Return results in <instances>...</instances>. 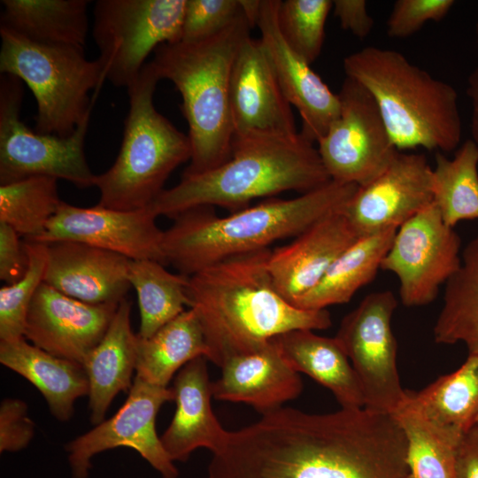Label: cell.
<instances>
[{
    "mask_svg": "<svg viewBox=\"0 0 478 478\" xmlns=\"http://www.w3.org/2000/svg\"><path fill=\"white\" fill-rule=\"evenodd\" d=\"M157 217L150 206L120 211L98 204L78 207L62 201L45 231L31 242L81 243L131 260L152 259L165 265L163 231L156 224Z\"/></svg>",
    "mask_w": 478,
    "mask_h": 478,
    "instance_id": "cell-15",
    "label": "cell"
},
{
    "mask_svg": "<svg viewBox=\"0 0 478 478\" xmlns=\"http://www.w3.org/2000/svg\"><path fill=\"white\" fill-rule=\"evenodd\" d=\"M270 252L235 255L189 276V308L199 320L206 358L220 367L286 332L332 324L326 309L298 308L276 290L268 271Z\"/></svg>",
    "mask_w": 478,
    "mask_h": 478,
    "instance_id": "cell-2",
    "label": "cell"
},
{
    "mask_svg": "<svg viewBox=\"0 0 478 478\" xmlns=\"http://www.w3.org/2000/svg\"><path fill=\"white\" fill-rule=\"evenodd\" d=\"M189 276L168 272L158 261L131 260L128 280L135 289L140 311L138 335L148 338L189 307Z\"/></svg>",
    "mask_w": 478,
    "mask_h": 478,
    "instance_id": "cell-32",
    "label": "cell"
},
{
    "mask_svg": "<svg viewBox=\"0 0 478 478\" xmlns=\"http://www.w3.org/2000/svg\"><path fill=\"white\" fill-rule=\"evenodd\" d=\"M118 305L85 303L42 282L31 302L24 338L54 356L83 365L105 335Z\"/></svg>",
    "mask_w": 478,
    "mask_h": 478,
    "instance_id": "cell-19",
    "label": "cell"
},
{
    "mask_svg": "<svg viewBox=\"0 0 478 478\" xmlns=\"http://www.w3.org/2000/svg\"><path fill=\"white\" fill-rule=\"evenodd\" d=\"M331 0L281 1L278 20L289 46L310 65L320 56Z\"/></svg>",
    "mask_w": 478,
    "mask_h": 478,
    "instance_id": "cell-37",
    "label": "cell"
},
{
    "mask_svg": "<svg viewBox=\"0 0 478 478\" xmlns=\"http://www.w3.org/2000/svg\"><path fill=\"white\" fill-rule=\"evenodd\" d=\"M127 257L76 242L47 244L43 282L77 300L120 304L131 287Z\"/></svg>",
    "mask_w": 478,
    "mask_h": 478,
    "instance_id": "cell-21",
    "label": "cell"
},
{
    "mask_svg": "<svg viewBox=\"0 0 478 478\" xmlns=\"http://www.w3.org/2000/svg\"><path fill=\"white\" fill-rule=\"evenodd\" d=\"M186 0H98L92 35L105 80L127 88L162 44L181 41Z\"/></svg>",
    "mask_w": 478,
    "mask_h": 478,
    "instance_id": "cell-9",
    "label": "cell"
},
{
    "mask_svg": "<svg viewBox=\"0 0 478 478\" xmlns=\"http://www.w3.org/2000/svg\"><path fill=\"white\" fill-rule=\"evenodd\" d=\"M242 12L240 0H186L181 42L207 39L229 26Z\"/></svg>",
    "mask_w": 478,
    "mask_h": 478,
    "instance_id": "cell-38",
    "label": "cell"
},
{
    "mask_svg": "<svg viewBox=\"0 0 478 478\" xmlns=\"http://www.w3.org/2000/svg\"><path fill=\"white\" fill-rule=\"evenodd\" d=\"M19 234L0 222V279L12 284L23 277L27 268V254Z\"/></svg>",
    "mask_w": 478,
    "mask_h": 478,
    "instance_id": "cell-41",
    "label": "cell"
},
{
    "mask_svg": "<svg viewBox=\"0 0 478 478\" xmlns=\"http://www.w3.org/2000/svg\"><path fill=\"white\" fill-rule=\"evenodd\" d=\"M397 230L392 228L359 237L335 259L319 283L294 305L305 310H322L348 303L359 289L375 277Z\"/></svg>",
    "mask_w": 478,
    "mask_h": 478,
    "instance_id": "cell-28",
    "label": "cell"
},
{
    "mask_svg": "<svg viewBox=\"0 0 478 478\" xmlns=\"http://www.w3.org/2000/svg\"><path fill=\"white\" fill-rule=\"evenodd\" d=\"M207 358L197 357L176 374L172 388L176 410L160 436L164 450L172 461H187L198 448L212 454L225 446L229 431L223 428L213 413Z\"/></svg>",
    "mask_w": 478,
    "mask_h": 478,
    "instance_id": "cell-22",
    "label": "cell"
},
{
    "mask_svg": "<svg viewBox=\"0 0 478 478\" xmlns=\"http://www.w3.org/2000/svg\"><path fill=\"white\" fill-rule=\"evenodd\" d=\"M331 181L314 143L300 133L291 137L234 138L229 158L214 168L182 174L150 205L157 216L174 218L199 206L237 211L256 198L284 191L302 194Z\"/></svg>",
    "mask_w": 478,
    "mask_h": 478,
    "instance_id": "cell-4",
    "label": "cell"
},
{
    "mask_svg": "<svg viewBox=\"0 0 478 478\" xmlns=\"http://www.w3.org/2000/svg\"><path fill=\"white\" fill-rule=\"evenodd\" d=\"M251 28L243 11L229 26L207 39L166 43L154 51L150 63L158 75L160 80L170 81L182 99L181 111L192 150L183 174L219 166L231 155L230 76Z\"/></svg>",
    "mask_w": 478,
    "mask_h": 478,
    "instance_id": "cell-5",
    "label": "cell"
},
{
    "mask_svg": "<svg viewBox=\"0 0 478 478\" xmlns=\"http://www.w3.org/2000/svg\"><path fill=\"white\" fill-rule=\"evenodd\" d=\"M476 63L467 77L466 96L470 104L471 140L478 148V23L475 26Z\"/></svg>",
    "mask_w": 478,
    "mask_h": 478,
    "instance_id": "cell-44",
    "label": "cell"
},
{
    "mask_svg": "<svg viewBox=\"0 0 478 478\" xmlns=\"http://www.w3.org/2000/svg\"><path fill=\"white\" fill-rule=\"evenodd\" d=\"M206 353L199 320L189 308L151 336L138 335L135 376L151 384L167 387L176 372L197 357L206 358Z\"/></svg>",
    "mask_w": 478,
    "mask_h": 478,
    "instance_id": "cell-30",
    "label": "cell"
},
{
    "mask_svg": "<svg viewBox=\"0 0 478 478\" xmlns=\"http://www.w3.org/2000/svg\"><path fill=\"white\" fill-rule=\"evenodd\" d=\"M405 402L425 419L447 432L463 436L478 416V356L418 392L406 390Z\"/></svg>",
    "mask_w": 478,
    "mask_h": 478,
    "instance_id": "cell-29",
    "label": "cell"
},
{
    "mask_svg": "<svg viewBox=\"0 0 478 478\" xmlns=\"http://www.w3.org/2000/svg\"><path fill=\"white\" fill-rule=\"evenodd\" d=\"M477 427H478V416H477V419H476V421H475V424Z\"/></svg>",
    "mask_w": 478,
    "mask_h": 478,
    "instance_id": "cell-45",
    "label": "cell"
},
{
    "mask_svg": "<svg viewBox=\"0 0 478 478\" xmlns=\"http://www.w3.org/2000/svg\"><path fill=\"white\" fill-rule=\"evenodd\" d=\"M172 400V388L135 376L126 401L114 415L65 445L72 478H88L93 457L119 447L137 451L162 478H177L179 471L156 430L159 409Z\"/></svg>",
    "mask_w": 478,
    "mask_h": 478,
    "instance_id": "cell-13",
    "label": "cell"
},
{
    "mask_svg": "<svg viewBox=\"0 0 478 478\" xmlns=\"http://www.w3.org/2000/svg\"><path fill=\"white\" fill-rule=\"evenodd\" d=\"M27 268L21 279L0 289V341L24 337L31 302L43 282L47 244L27 241Z\"/></svg>",
    "mask_w": 478,
    "mask_h": 478,
    "instance_id": "cell-36",
    "label": "cell"
},
{
    "mask_svg": "<svg viewBox=\"0 0 478 478\" xmlns=\"http://www.w3.org/2000/svg\"><path fill=\"white\" fill-rule=\"evenodd\" d=\"M432 168L433 202L446 225L478 219V148L466 140L453 158L436 152Z\"/></svg>",
    "mask_w": 478,
    "mask_h": 478,
    "instance_id": "cell-33",
    "label": "cell"
},
{
    "mask_svg": "<svg viewBox=\"0 0 478 478\" xmlns=\"http://www.w3.org/2000/svg\"><path fill=\"white\" fill-rule=\"evenodd\" d=\"M357 184L330 181L290 198H268L227 216L212 206H199L175 216L163 231L166 264L190 276L225 258L268 249L281 239L297 236L320 219L344 210Z\"/></svg>",
    "mask_w": 478,
    "mask_h": 478,
    "instance_id": "cell-3",
    "label": "cell"
},
{
    "mask_svg": "<svg viewBox=\"0 0 478 478\" xmlns=\"http://www.w3.org/2000/svg\"><path fill=\"white\" fill-rule=\"evenodd\" d=\"M57 179L32 176L0 185V222L12 227L27 241L44 231L62 201Z\"/></svg>",
    "mask_w": 478,
    "mask_h": 478,
    "instance_id": "cell-35",
    "label": "cell"
},
{
    "mask_svg": "<svg viewBox=\"0 0 478 478\" xmlns=\"http://www.w3.org/2000/svg\"><path fill=\"white\" fill-rule=\"evenodd\" d=\"M132 303L123 299L101 342L83 363L89 379L90 421L104 420L114 397L130 389L136 367L138 335L131 327Z\"/></svg>",
    "mask_w": 478,
    "mask_h": 478,
    "instance_id": "cell-24",
    "label": "cell"
},
{
    "mask_svg": "<svg viewBox=\"0 0 478 478\" xmlns=\"http://www.w3.org/2000/svg\"><path fill=\"white\" fill-rule=\"evenodd\" d=\"M160 78L146 63L127 88L129 110L121 147L113 165L96 175L98 205L120 211L149 207L165 189L173 171L190 160L191 144L154 105Z\"/></svg>",
    "mask_w": 478,
    "mask_h": 478,
    "instance_id": "cell-7",
    "label": "cell"
},
{
    "mask_svg": "<svg viewBox=\"0 0 478 478\" xmlns=\"http://www.w3.org/2000/svg\"><path fill=\"white\" fill-rule=\"evenodd\" d=\"M0 73L19 78L37 104L35 130L70 136L89 114L104 80L97 58L89 60L83 47L42 44L0 27Z\"/></svg>",
    "mask_w": 478,
    "mask_h": 478,
    "instance_id": "cell-8",
    "label": "cell"
},
{
    "mask_svg": "<svg viewBox=\"0 0 478 478\" xmlns=\"http://www.w3.org/2000/svg\"><path fill=\"white\" fill-rule=\"evenodd\" d=\"M88 0H2L0 27L28 41L84 47Z\"/></svg>",
    "mask_w": 478,
    "mask_h": 478,
    "instance_id": "cell-27",
    "label": "cell"
},
{
    "mask_svg": "<svg viewBox=\"0 0 478 478\" xmlns=\"http://www.w3.org/2000/svg\"><path fill=\"white\" fill-rule=\"evenodd\" d=\"M23 82L0 75V185L32 176L63 179L79 189L95 186L96 175L87 162L85 137L88 115L67 137L30 129L20 120Z\"/></svg>",
    "mask_w": 478,
    "mask_h": 478,
    "instance_id": "cell-10",
    "label": "cell"
},
{
    "mask_svg": "<svg viewBox=\"0 0 478 478\" xmlns=\"http://www.w3.org/2000/svg\"><path fill=\"white\" fill-rule=\"evenodd\" d=\"M397 301L390 290L371 293L343 319L335 335L359 382L364 408L394 414L406 397L397 365L391 319Z\"/></svg>",
    "mask_w": 478,
    "mask_h": 478,
    "instance_id": "cell-11",
    "label": "cell"
},
{
    "mask_svg": "<svg viewBox=\"0 0 478 478\" xmlns=\"http://www.w3.org/2000/svg\"><path fill=\"white\" fill-rule=\"evenodd\" d=\"M437 343H463L478 356V234L466 245L459 269L445 283L443 304L434 326Z\"/></svg>",
    "mask_w": 478,
    "mask_h": 478,
    "instance_id": "cell-31",
    "label": "cell"
},
{
    "mask_svg": "<svg viewBox=\"0 0 478 478\" xmlns=\"http://www.w3.org/2000/svg\"><path fill=\"white\" fill-rule=\"evenodd\" d=\"M221 376L212 382V397L244 403L261 414L299 396L303 383L274 338L258 350L227 358Z\"/></svg>",
    "mask_w": 478,
    "mask_h": 478,
    "instance_id": "cell-23",
    "label": "cell"
},
{
    "mask_svg": "<svg viewBox=\"0 0 478 478\" xmlns=\"http://www.w3.org/2000/svg\"><path fill=\"white\" fill-rule=\"evenodd\" d=\"M229 106L234 138L291 137L299 133L262 42L251 35L234 61Z\"/></svg>",
    "mask_w": 478,
    "mask_h": 478,
    "instance_id": "cell-17",
    "label": "cell"
},
{
    "mask_svg": "<svg viewBox=\"0 0 478 478\" xmlns=\"http://www.w3.org/2000/svg\"><path fill=\"white\" fill-rule=\"evenodd\" d=\"M338 96L339 113L317 150L332 181L362 186L381 174L398 150L362 85L345 77Z\"/></svg>",
    "mask_w": 478,
    "mask_h": 478,
    "instance_id": "cell-12",
    "label": "cell"
},
{
    "mask_svg": "<svg viewBox=\"0 0 478 478\" xmlns=\"http://www.w3.org/2000/svg\"><path fill=\"white\" fill-rule=\"evenodd\" d=\"M460 245V237L432 202L398 227L381 269L397 276L405 306L426 305L459 269Z\"/></svg>",
    "mask_w": 478,
    "mask_h": 478,
    "instance_id": "cell-14",
    "label": "cell"
},
{
    "mask_svg": "<svg viewBox=\"0 0 478 478\" xmlns=\"http://www.w3.org/2000/svg\"><path fill=\"white\" fill-rule=\"evenodd\" d=\"M392 415L406 438L410 478H458L457 451L463 436L436 427L405 400Z\"/></svg>",
    "mask_w": 478,
    "mask_h": 478,
    "instance_id": "cell-34",
    "label": "cell"
},
{
    "mask_svg": "<svg viewBox=\"0 0 478 478\" xmlns=\"http://www.w3.org/2000/svg\"><path fill=\"white\" fill-rule=\"evenodd\" d=\"M453 0H397L387 20V34L394 38L408 37L428 21H440L454 5Z\"/></svg>",
    "mask_w": 478,
    "mask_h": 478,
    "instance_id": "cell-39",
    "label": "cell"
},
{
    "mask_svg": "<svg viewBox=\"0 0 478 478\" xmlns=\"http://www.w3.org/2000/svg\"><path fill=\"white\" fill-rule=\"evenodd\" d=\"M332 10L343 29L361 39L371 33L374 22L365 0H334Z\"/></svg>",
    "mask_w": 478,
    "mask_h": 478,
    "instance_id": "cell-42",
    "label": "cell"
},
{
    "mask_svg": "<svg viewBox=\"0 0 478 478\" xmlns=\"http://www.w3.org/2000/svg\"><path fill=\"white\" fill-rule=\"evenodd\" d=\"M280 3V0H259L254 27L260 31L259 40L285 96L300 115L299 133L315 143L337 117L339 96L284 38L278 20Z\"/></svg>",
    "mask_w": 478,
    "mask_h": 478,
    "instance_id": "cell-18",
    "label": "cell"
},
{
    "mask_svg": "<svg viewBox=\"0 0 478 478\" xmlns=\"http://www.w3.org/2000/svg\"><path fill=\"white\" fill-rule=\"evenodd\" d=\"M358 238L344 210L320 219L289 244L271 251L268 271L276 290L294 305Z\"/></svg>",
    "mask_w": 478,
    "mask_h": 478,
    "instance_id": "cell-20",
    "label": "cell"
},
{
    "mask_svg": "<svg viewBox=\"0 0 478 478\" xmlns=\"http://www.w3.org/2000/svg\"><path fill=\"white\" fill-rule=\"evenodd\" d=\"M432 202V168L426 156L397 151L381 174L358 186L344 213L362 237L398 229Z\"/></svg>",
    "mask_w": 478,
    "mask_h": 478,
    "instance_id": "cell-16",
    "label": "cell"
},
{
    "mask_svg": "<svg viewBox=\"0 0 478 478\" xmlns=\"http://www.w3.org/2000/svg\"><path fill=\"white\" fill-rule=\"evenodd\" d=\"M346 77L375 101L397 150H455L462 137L458 94L401 52L367 46L343 59Z\"/></svg>",
    "mask_w": 478,
    "mask_h": 478,
    "instance_id": "cell-6",
    "label": "cell"
},
{
    "mask_svg": "<svg viewBox=\"0 0 478 478\" xmlns=\"http://www.w3.org/2000/svg\"><path fill=\"white\" fill-rule=\"evenodd\" d=\"M458 478H478V427L474 425L460 440L457 451Z\"/></svg>",
    "mask_w": 478,
    "mask_h": 478,
    "instance_id": "cell-43",
    "label": "cell"
},
{
    "mask_svg": "<svg viewBox=\"0 0 478 478\" xmlns=\"http://www.w3.org/2000/svg\"><path fill=\"white\" fill-rule=\"evenodd\" d=\"M0 362L32 383L59 421L69 420L76 400L89 395V379L82 364L54 356L24 337L0 341Z\"/></svg>",
    "mask_w": 478,
    "mask_h": 478,
    "instance_id": "cell-25",
    "label": "cell"
},
{
    "mask_svg": "<svg viewBox=\"0 0 478 478\" xmlns=\"http://www.w3.org/2000/svg\"><path fill=\"white\" fill-rule=\"evenodd\" d=\"M35 426L26 402L4 398L0 405V452H17L27 447L34 438Z\"/></svg>",
    "mask_w": 478,
    "mask_h": 478,
    "instance_id": "cell-40",
    "label": "cell"
},
{
    "mask_svg": "<svg viewBox=\"0 0 478 478\" xmlns=\"http://www.w3.org/2000/svg\"><path fill=\"white\" fill-rule=\"evenodd\" d=\"M274 340L290 366L328 389L342 408L364 407L359 382L335 336L330 338L313 330L296 329Z\"/></svg>",
    "mask_w": 478,
    "mask_h": 478,
    "instance_id": "cell-26",
    "label": "cell"
},
{
    "mask_svg": "<svg viewBox=\"0 0 478 478\" xmlns=\"http://www.w3.org/2000/svg\"><path fill=\"white\" fill-rule=\"evenodd\" d=\"M407 442L391 414L280 407L229 431L207 478H410Z\"/></svg>",
    "mask_w": 478,
    "mask_h": 478,
    "instance_id": "cell-1",
    "label": "cell"
}]
</instances>
